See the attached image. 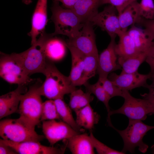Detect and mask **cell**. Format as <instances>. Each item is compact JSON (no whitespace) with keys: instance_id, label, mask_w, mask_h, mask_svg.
Masks as SVG:
<instances>
[{"instance_id":"obj_13","label":"cell","mask_w":154,"mask_h":154,"mask_svg":"<svg viewBox=\"0 0 154 154\" xmlns=\"http://www.w3.org/2000/svg\"><path fill=\"white\" fill-rule=\"evenodd\" d=\"M115 38H111L107 47L99 55L97 73L99 78L108 77L111 73L121 68L115 51Z\"/></svg>"},{"instance_id":"obj_28","label":"cell","mask_w":154,"mask_h":154,"mask_svg":"<svg viewBox=\"0 0 154 154\" xmlns=\"http://www.w3.org/2000/svg\"><path fill=\"white\" fill-rule=\"evenodd\" d=\"M99 55H86L84 65L79 86L83 85L88 80L94 76L97 72Z\"/></svg>"},{"instance_id":"obj_26","label":"cell","mask_w":154,"mask_h":154,"mask_svg":"<svg viewBox=\"0 0 154 154\" xmlns=\"http://www.w3.org/2000/svg\"><path fill=\"white\" fill-rule=\"evenodd\" d=\"M60 119L76 131L80 133L84 129L77 123L72 115L71 109L63 100L58 99L54 100Z\"/></svg>"},{"instance_id":"obj_32","label":"cell","mask_w":154,"mask_h":154,"mask_svg":"<svg viewBox=\"0 0 154 154\" xmlns=\"http://www.w3.org/2000/svg\"><path fill=\"white\" fill-rule=\"evenodd\" d=\"M89 136L94 148L99 154H123L122 152L114 149L103 143L94 135L90 131Z\"/></svg>"},{"instance_id":"obj_33","label":"cell","mask_w":154,"mask_h":154,"mask_svg":"<svg viewBox=\"0 0 154 154\" xmlns=\"http://www.w3.org/2000/svg\"><path fill=\"white\" fill-rule=\"evenodd\" d=\"M139 4L142 17L149 20L154 19V3L153 0H141Z\"/></svg>"},{"instance_id":"obj_23","label":"cell","mask_w":154,"mask_h":154,"mask_svg":"<svg viewBox=\"0 0 154 154\" xmlns=\"http://www.w3.org/2000/svg\"><path fill=\"white\" fill-rule=\"evenodd\" d=\"M76 116V122L81 127L90 130L92 129L94 125L98 123L100 115L94 111L90 104L75 112Z\"/></svg>"},{"instance_id":"obj_19","label":"cell","mask_w":154,"mask_h":154,"mask_svg":"<svg viewBox=\"0 0 154 154\" xmlns=\"http://www.w3.org/2000/svg\"><path fill=\"white\" fill-rule=\"evenodd\" d=\"M120 25L123 31H126L130 26L136 23L140 24L143 18L141 14L139 4L137 1L128 5L118 14Z\"/></svg>"},{"instance_id":"obj_35","label":"cell","mask_w":154,"mask_h":154,"mask_svg":"<svg viewBox=\"0 0 154 154\" xmlns=\"http://www.w3.org/2000/svg\"><path fill=\"white\" fill-rule=\"evenodd\" d=\"M151 80V83L149 85L147 84L145 87L148 89V93L141 94V96L150 103L154 104V75Z\"/></svg>"},{"instance_id":"obj_40","label":"cell","mask_w":154,"mask_h":154,"mask_svg":"<svg viewBox=\"0 0 154 154\" xmlns=\"http://www.w3.org/2000/svg\"><path fill=\"white\" fill-rule=\"evenodd\" d=\"M32 0H22V2L25 4L28 5L31 3Z\"/></svg>"},{"instance_id":"obj_41","label":"cell","mask_w":154,"mask_h":154,"mask_svg":"<svg viewBox=\"0 0 154 154\" xmlns=\"http://www.w3.org/2000/svg\"><path fill=\"white\" fill-rule=\"evenodd\" d=\"M151 149L152 153L154 154V145L152 146Z\"/></svg>"},{"instance_id":"obj_6","label":"cell","mask_w":154,"mask_h":154,"mask_svg":"<svg viewBox=\"0 0 154 154\" xmlns=\"http://www.w3.org/2000/svg\"><path fill=\"white\" fill-rule=\"evenodd\" d=\"M0 76L7 82L18 85H27L34 80L29 77L15 53L0 52Z\"/></svg>"},{"instance_id":"obj_42","label":"cell","mask_w":154,"mask_h":154,"mask_svg":"<svg viewBox=\"0 0 154 154\" xmlns=\"http://www.w3.org/2000/svg\"><path fill=\"white\" fill-rule=\"evenodd\" d=\"M152 114H154V104H152Z\"/></svg>"},{"instance_id":"obj_9","label":"cell","mask_w":154,"mask_h":154,"mask_svg":"<svg viewBox=\"0 0 154 154\" xmlns=\"http://www.w3.org/2000/svg\"><path fill=\"white\" fill-rule=\"evenodd\" d=\"M93 25L90 21L85 22L75 37L66 40V45L76 48L86 55H99Z\"/></svg>"},{"instance_id":"obj_37","label":"cell","mask_w":154,"mask_h":154,"mask_svg":"<svg viewBox=\"0 0 154 154\" xmlns=\"http://www.w3.org/2000/svg\"><path fill=\"white\" fill-rule=\"evenodd\" d=\"M140 24L149 31L153 38L154 42V19L149 20L143 18Z\"/></svg>"},{"instance_id":"obj_17","label":"cell","mask_w":154,"mask_h":154,"mask_svg":"<svg viewBox=\"0 0 154 154\" xmlns=\"http://www.w3.org/2000/svg\"><path fill=\"white\" fill-rule=\"evenodd\" d=\"M44 50L46 58L57 61L62 59L66 52L65 41L54 37L52 34L44 33Z\"/></svg>"},{"instance_id":"obj_11","label":"cell","mask_w":154,"mask_h":154,"mask_svg":"<svg viewBox=\"0 0 154 154\" xmlns=\"http://www.w3.org/2000/svg\"><path fill=\"white\" fill-rule=\"evenodd\" d=\"M42 122V131L52 146L61 140L67 139L80 133L63 121L52 120L44 121Z\"/></svg>"},{"instance_id":"obj_4","label":"cell","mask_w":154,"mask_h":154,"mask_svg":"<svg viewBox=\"0 0 154 154\" xmlns=\"http://www.w3.org/2000/svg\"><path fill=\"white\" fill-rule=\"evenodd\" d=\"M0 135L2 139L16 143L39 142L44 138L20 118L7 119L0 122Z\"/></svg>"},{"instance_id":"obj_15","label":"cell","mask_w":154,"mask_h":154,"mask_svg":"<svg viewBox=\"0 0 154 154\" xmlns=\"http://www.w3.org/2000/svg\"><path fill=\"white\" fill-rule=\"evenodd\" d=\"M47 0H38L31 20V28L28 35L31 38V45L37 41V37L45 31L47 22Z\"/></svg>"},{"instance_id":"obj_2","label":"cell","mask_w":154,"mask_h":154,"mask_svg":"<svg viewBox=\"0 0 154 154\" xmlns=\"http://www.w3.org/2000/svg\"><path fill=\"white\" fill-rule=\"evenodd\" d=\"M51 20L54 24L53 35H62L69 38L75 37L81 29L84 23L71 9L61 6L59 2L54 0L51 7Z\"/></svg>"},{"instance_id":"obj_7","label":"cell","mask_w":154,"mask_h":154,"mask_svg":"<svg viewBox=\"0 0 154 154\" xmlns=\"http://www.w3.org/2000/svg\"><path fill=\"white\" fill-rule=\"evenodd\" d=\"M45 32L40 35L37 42L29 49L22 52L16 53L29 76L37 73L43 74L47 62L44 50Z\"/></svg>"},{"instance_id":"obj_38","label":"cell","mask_w":154,"mask_h":154,"mask_svg":"<svg viewBox=\"0 0 154 154\" xmlns=\"http://www.w3.org/2000/svg\"><path fill=\"white\" fill-rule=\"evenodd\" d=\"M17 153L12 147L0 139V154H17Z\"/></svg>"},{"instance_id":"obj_3","label":"cell","mask_w":154,"mask_h":154,"mask_svg":"<svg viewBox=\"0 0 154 154\" xmlns=\"http://www.w3.org/2000/svg\"><path fill=\"white\" fill-rule=\"evenodd\" d=\"M41 85L38 81L30 86L22 95L18 108L19 118L34 128L40 121L43 103L39 90Z\"/></svg>"},{"instance_id":"obj_27","label":"cell","mask_w":154,"mask_h":154,"mask_svg":"<svg viewBox=\"0 0 154 154\" xmlns=\"http://www.w3.org/2000/svg\"><path fill=\"white\" fill-rule=\"evenodd\" d=\"M94 98L89 92L76 89L70 93L69 106L75 112L90 104Z\"/></svg>"},{"instance_id":"obj_30","label":"cell","mask_w":154,"mask_h":154,"mask_svg":"<svg viewBox=\"0 0 154 154\" xmlns=\"http://www.w3.org/2000/svg\"><path fill=\"white\" fill-rule=\"evenodd\" d=\"M60 119L54 100H46L42 104L40 121Z\"/></svg>"},{"instance_id":"obj_14","label":"cell","mask_w":154,"mask_h":154,"mask_svg":"<svg viewBox=\"0 0 154 154\" xmlns=\"http://www.w3.org/2000/svg\"><path fill=\"white\" fill-rule=\"evenodd\" d=\"M1 139L19 154H59L64 153L65 151V148H59L53 146H45L38 142L29 141L16 143Z\"/></svg>"},{"instance_id":"obj_24","label":"cell","mask_w":154,"mask_h":154,"mask_svg":"<svg viewBox=\"0 0 154 154\" xmlns=\"http://www.w3.org/2000/svg\"><path fill=\"white\" fill-rule=\"evenodd\" d=\"M119 40L115 46V51L118 57L127 58L139 52L127 31H123L118 36Z\"/></svg>"},{"instance_id":"obj_5","label":"cell","mask_w":154,"mask_h":154,"mask_svg":"<svg viewBox=\"0 0 154 154\" xmlns=\"http://www.w3.org/2000/svg\"><path fill=\"white\" fill-rule=\"evenodd\" d=\"M114 129L123 139L124 145L122 152L125 154L128 151L133 153L135 148L138 147L140 152L145 153L148 146L143 142V138L148 131L154 129V126L146 125L141 120L129 119L128 125L124 130H120L115 127Z\"/></svg>"},{"instance_id":"obj_16","label":"cell","mask_w":154,"mask_h":154,"mask_svg":"<svg viewBox=\"0 0 154 154\" xmlns=\"http://www.w3.org/2000/svg\"><path fill=\"white\" fill-rule=\"evenodd\" d=\"M27 90V85H18L14 90L0 96V119L17 111L21 96Z\"/></svg>"},{"instance_id":"obj_39","label":"cell","mask_w":154,"mask_h":154,"mask_svg":"<svg viewBox=\"0 0 154 154\" xmlns=\"http://www.w3.org/2000/svg\"><path fill=\"white\" fill-rule=\"evenodd\" d=\"M61 2L65 8L72 9L78 0H55Z\"/></svg>"},{"instance_id":"obj_22","label":"cell","mask_w":154,"mask_h":154,"mask_svg":"<svg viewBox=\"0 0 154 154\" xmlns=\"http://www.w3.org/2000/svg\"><path fill=\"white\" fill-rule=\"evenodd\" d=\"M66 46L70 52L72 58L71 68L68 76L75 86H79L86 55L74 47Z\"/></svg>"},{"instance_id":"obj_12","label":"cell","mask_w":154,"mask_h":154,"mask_svg":"<svg viewBox=\"0 0 154 154\" xmlns=\"http://www.w3.org/2000/svg\"><path fill=\"white\" fill-rule=\"evenodd\" d=\"M154 75V73L151 72L146 74H140L138 71L119 74L112 72L108 78L121 89L129 91L141 86L145 88L148 84L147 80H151Z\"/></svg>"},{"instance_id":"obj_31","label":"cell","mask_w":154,"mask_h":154,"mask_svg":"<svg viewBox=\"0 0 154 154\" xmlns=\"http://www.w3.org/2000/svg\"><path fill=\"white\" fill-rule=\"evenodd\" d=\"M98 80L111 98L117 96L123 97V90L115 85L108 77L99 78Z\"/></svg>"},{"instance_id":"obj_25","label":"cell","mask_w":154,"mask_h":154,"mask_svg":"<svg viewBox=\"0 0 154 154\" xmlns=\"http://www.w3.org/2000/svg\"><path fill=\"white\" fill-rule=\"evenodd\" d=\"M147 52H139L127 58L118 57V62L122 68L121 73H132L138 71L139 66L145 61Z\"/></svg>"},{"instance_id":"obj_36","label":"cell","mask_w":154,"mask_h":154,"mask_svg":"<svg viewBox=\"0 0 154 154\" xmlns=\"http://www.w3.org/2000/svg\"><path fill=\"white\" fill-rule=\"evenodd\" d=\"M145 61L149 64L151 72L154 73V42L147 51Z\"/></svg>"},{"instance_id":"obj_21","label":"cell","mask_w":154,"mask_h":154,"mask_svg":"<svg viewBox=\"0 0 154 154\" xmlns=\"http://www.w3.org/2000/svg\"><path fill=\"white\" fill-rule=\"evenodd\" d=\"M127 32L139 52L147 51L153 41V38L147 29H141L133 25Z\"/></svg>"},{"instance_id":"obj_1","label":"cell","mask_w":154,"mask_h":154,"mask_svg":"<svg viewBox=\"0 0 154 154\" xmlns=\"http://www.w3.org/2000/svg\"><path fill=\"white\" fill-rule=\"evenodd\" d=\"M43 74L46 78L39 88L41 96L50 100L63 99L65 95L76 89L69 76L62 74L54 64L47 58Z\"/></svg>"},{"instance_id":"obj_34","label":"cell","mask_w":154,"mask_h":154,"mask_svg":"<svg viewBox=\"0 0 154 154\" xmlns=\"http://www.w3.org/2000/svg\"><path fill=\"white\" fill-rule=\"evenodd\" d=\"M138 0H102V5L108 4L114 6L118 13H121L128 5Z\"/></svg>"},{"instance_id":"obj_29","label":"cell","mask_w":154,"mask_h":154,"mask_svg":"<svg viewBox=\"0 0 154 154\" xmlns=\"http://www.w3.org/2000/svg\"><path fill=\"white\" fill-rule=\"evenodd\" d=\"M87 92L94 94L105 106L108 112V117L111 111L109 105V101L111 98L106 92L102 84L98 80L95 84H91L88 82L83 85Z\"/></svg>"},{"instance_id":"obj_18","label":"cell","mask_w":154,"mask_h":154,"mask_svg":"<svg viewBox=\"0 0 154 154\" xmlns=\"http://www.w3.org/2000/svg\"><path fill=\"white\" fill-rule=\"evenodd\" d=\"M66 146L73 154H94V148L89 135L79 133L66 139Z\"/></svg>"},{"instance_id":"obj_20","label":"cell","mask_w":154,"mask_h":154,"mask_svg":"<svg viewBox=\"0 0 154 154\" xmlns=\"http://www.w3.org/2000/svg\"><path fill=\"white\" fill-rule=\"evenodd\" d=\"M102 0H78L71 9L84 23L98 13Z\"/></svg>"},{"instance_id":"obj_8","label":"cell","mask_w":154,"mask_h":154,"mask_svg":"<svg viewBox=\"0 0 154 154\" xmlns=\"http://www.w3.org/2000/svg\"><path fill=\"white\" fill-rule=\"evenodd\" d=\"M124 99L123 105L116 110H111L107 121L109 125L112 124L110 116L115 114H121L129 119L144 120L149 114H152V104L144 99L135 98L132 96L129 91L123 90L122 97Z\"/></svg>"},{"instance_id":"obj_10","label":"cell","mask_w":154,"mask_h":154,"mask_svg":"<svg viewBox=\"0 0 154 154\" xmlns=\"http://www.w3.org/2000/svg\"><path fill=\"white\" fill-rule=\"evenodd\" d=\"M89 21L106 31L111 38H116L123 32L118 14L116 8L111 5L106 6L103 10L90 19Z\"/></svg>"}]
</instances>
